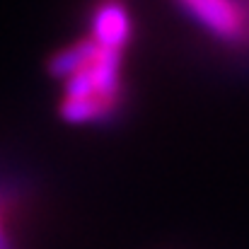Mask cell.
I'll return each instance as SVG.
<instances>
[{
    "label": "cell",
    "instance_id": "1",
    "mask_svg": "<svg viewBox=\"0 0 249 249\" xmlns=\"http://www.w3.org/2000/svg\"><path fill=\"white\" fill-rule=\"evenodd\" d=\"M131 12L121 0H99L89 34L61 49L51 75L61 83L58 114L71 124H104L124 104V53L131 41Z\"/></svg>",
    "mask_w": 249,
    "mask_h": 249
},
{
    "label": "cell",
    "instance_id": "2",
    "mask_svg": "<svg viewBox=\"0 0 249 249\" xmlns=\"http://www.w3.org/2000/svg\"><path fill=\"white\" fill-rule=\"evenodd\" d=\"M203 29L225 44L249 46V0H177Z\"/></svg>",
    "mask_w": 249,
    "mask_h": 249
}]
</instances>
